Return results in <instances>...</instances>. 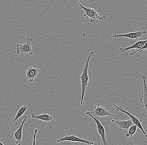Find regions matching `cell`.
Instances as JSON below:
<instances>
[{
	"instance_id": "cell-1",
	"label": "cell",
	"mask_w": 147,
	"mask_h": 145,
	"mask_svg": "<svg viewBox=\"0 0 147 145\" xmlns=\"http://www.w3.org/2000/svg\"><path fill=\"white\" fill-rule=\"evenodd\" d=\"M94 54V52H93V51H92L90 53V55H89V56L87 58V61H86V63H85L84 67L83 69L82 74L80 77L81 82L82 88L81 102L80 106L81 108H82L84 94H85L86 88H87V86L89 81V75H88V67H89V62H90V60L91 57Z\"/></svg>"
},
{
	"instance_id": "cell-2",
	"label": "cell",
	"mask_w": 147,
	"mask_h": 145,
	"mask_svg": "<svg viewBox=\"0 0 147 145\" xmlns=\"http://www.w3.org/2000/svg\"><path fill=\"white\" fill-rule=\"evenodd\" d=\"M77 3L80 6L79 9H83L84 11V13L83 16L87 19H90V22L91 23L96 22V20L103 21L105 19V16H100L99 13L94 9L84 7L80 3V1H78Z\"/></svg>"
},
{
	"instance_id": "cell-3",
	"label": "cell",
	"mask_w": 147,
	"mask_h": 145,
	"mask_svg": "<svg viewBox=\"0 0 147 145\" xmlns=\"http://www.w3.org/2000/svg\"><path fill=\"white\" fill-rule=\"evenodd\" d=\"M86 115H91L96 119H99L102 117L105 116H110L114 117V115L108 112L106 109L103 106H100L99 104L97 105H94V110L92 112H87Z\"/></svg>"
},
{
	"instance_id": "cell-4",
	"label": "cell",
	"mask_w": 147,
	"mask_h": 145,
	"mask_svg": "<svg viewBox=\"0 0 147 145\" xmlns=\"http://www.w3.org/2000/svg\"><path fill=\"white\" fill-rule=\"evenodd\" d=\"M33 38L28 36L26 38V43L24 45L18 44L16 45V52L17 54L22 55L23 54H29L33 55L34 53L33 47H32V42Z\"/></svg>"
},
{
	"instance_id": "cell-5",
	"label": "cell",
	"mask_w": 147,
	"mask_h": 145,
	"mask_svg": "<svg viewBox=\"0 0 147 145\" xmlns=\"http://www.w3.org/2000/svg\"><path fill=\"white\" fill-rule=\"evenodd\" d=\"M113 105L115 106V108H116L117 111L124 113L125 114L127 115H128L129 117H130V119H131L133 123L134 124V125H136V126L138 127V128L142 131V133H143V134L145 136V137L147 138V135L146 134V132H145L144 129H143L142 124H141V122H142V118H141V117L139 118H137L136 116H134L133 115L129 113L128 112L125 111L122 106H117L115 104H113Z\"/></svg>"
},
{
	"instance_id": "cell-6",
	"label": "cell",
	"mask_w": 147,
	"mask_h": 145,
	"mask_svg": "<svg viewBox=\"0 0 147 145\" xmlns=\"http://www.w3.org/2000/svg\"><path fill=\"white\" fill-rule=\"evenodd\" d=\"M147 34V32L146 31H138V32H135L122 34H115L112 35V38L114 40L116 39L117 38L124 37L131 39H136L137 41H138V38H140L142 36Z\"/></svg>"
},
{
	"instance_id": "cell-7",
	"label": "cell",
	"mask_w": 147,
	"mask_h": 145,
	"mask_svg": "<svg viewBox=\"0 0 147 145\" xmlns=\"http://www.w3.org/2000/svg\"><path fill=\"white\" fill-rule=\"evenodd\" d=\"M64 141H69L74 142H78V143H84L86 144L89 145H93L94 144V142L89 141V140H84L82 138H79L78 137L73 136V135L71 136H66L64 137L60 138L57 140V143L60 142Z\"/></svg>"
},
{
	"instance_id": "cell-8",
	"label": "cell",
	"mask_w": 147,
	"mask_h": 145,
	"mask_svg": "<svg viewBox=\"0 0 147 145\" xmlns=\"http://www.w3.org/2000/svg\"><path fill=\"white\" fill-rule=\"evenodd\" d=\"M28 118V117L26 115H24V119H23V121L19 128L15 132H14V142L16 145H21L22 138L23 127H24L25 122L26 121Z\"/></svg>"
},
{
	"instance_id": "cell-9",
	"label": "cell",
	"mask_w": 147,
	"mask_h": 145,
	"mask_svg": "<svg viewBox=\"0 0 147 145\" xmlns=\"http://www.w3.org/2000/svg\"><path fill=\"white\" fill-rule=\"evenodd\" d=\"M88 115L89 117H91L94 120V122L96 123L98 134L100 136L101 138H102V141L101 143V145H107L106 139L105 130L104 127L103 126L102 124L101 123L100 120L96 119V118L92 116V115Z\"/></svg>"
},
{
	"instance_id": "cell-10",
	"label": "cell",
	"mask_w": 147,
	"mask_h": 145,
	"mask_svg": "<svg viewBox=\"0 0 147 145\" xmlns=\"http://www.w3.org/2000/svg\"><path fill=\"white\" fill-rule=\"evenodd\" d=\"M142 80H143V88L141 94L142 98L140 99V101L141 103L144 106L145 111L147 116V84L146 83V77L145 76L142 77Z\"/></svg>"
},
{
	"instance_id": "cell-11",
	"label": "cell",
	"mask_w": 147,
	"mask_h": 145,
	"mask_svg": "<svg viewBox=\"0 0 147 145\" xmlns=\"http://www.w3.org/2000/svg\"><path fill=\"white\" fill-rule=\"evenodd\" d=\"M41 69H38L36 67H30L28 68L26 71V78L30 83L34 82V79L38 76V73Z\"/></svg>"
},
{
	"instance_id": "cell-12",
	"label": "cell",
	"mask_w": 147,
	"mask_h": 145,
	"mask_svg": "<svg viewBox=\"0 0 147 145\" xmlns=\"http://www.w3.org/2000/svg\"><path fill=\"white\" fill-rule=\"evenodd\" d=\"M147 42V39L146 40H143V41H137L131 46L127 47H121L119 49V50L121 53H124V52L128 51L130 49H136V50H139V49L142 48V47L144 46L146 42Z\"/></svg>"
},
{
	"instance_id": "cell-13",
	"label": "cell",
	"mask_w": 147,
	"mask_h": 145,
	"mask_svg": "<svg viewBox=\"0 0 147 145\" xmlns=\"http://www.w3.org/2000/svg\"><path fill=\"white\" fill-rule=\"evenodd\" d=\"M112 123H115L119 125L118 130L119 131H122L123 129L128 130L130 126L133 125L134 124L132 122L131 119L127 121H117L113 120L111 121Z\"/></svg>"
},
{
	"instance_id": "cell-14",
	"label": "cell",
	"mask_w": 147,
	"mask_h": 145,
	"mask_svg": "<svg viewBox=\"0 0 147 145\" xmlns=\"http://www.w3.org/2000/svg\"><path fill=\"white\" fill-rule=\"evenodd\" d=\"M31 115H32V118L38 119L46 122L54 121V119L53 117L47 114H43L40 115H35L33 112V108H31Z\"/></svg>"
},
{
	"instance_id": "cell-15",
	"label": "cell",
	"mask_w": 147,
	"mask_h": 145,
	"mask_svg": "<svg viewBox=\"0 0 147 145\" xmlns=\"http://www.w3.org/2000/svg\"><path fill=\"white\" fill-rule=\"evenodd\" d=\"M28 109V107H27L26 105H24L18 111L15 117L13 119L12 122L14 124L17 121H18V119H19L20 117L25 112L27 111V109Z\"/></svg>"
},
{
	"instance_id": "cell-16",
	"label": "cell",
	"mask_w": 147,
	"mask_h": 145,
	"mask_svg": "<svg viewBox=\"0 0 147 145\" xmlns=\"http://www.w3.org/2000/svg\"><path fill=\"white\" fill-rule=\"evenodd\" d=\"M137 127H138L136 125H133L130 126L129 129H128L127 133L126 134V137L133 138V136H134L135 133L136 132Z\"/></svg>"
},
{
	"instance_id": "cell-17",
	"label": "cell",
	"mask_w": 147,
	"mask_h": 145,
	"mask_svg": "<svg viewBox=\"0 0 147 145\" xmlns=\"http://www.w3.org/2000/svg\"><path fill=\"white\" fill-rule=\"evenodd\" d=\"M147 50V42H146V44L144 45V46L142 47V48L139 49V50H136V51L131 52V53H130V55H138L142 54V52H143V51H144V50Z\"/></svg>"
},
{
	"instance_id": "cell-18",
	"label": "cell",
	"mask_w": 147,
	"mask_h": 145,
	"mask_svg": "<svg viewBox=\"0 0 147 145\" xmlns=\"http://www.w3.org/2000/svg\"><path fill=\"white\" fill-rule=\"evenodd\" d=\"M38 131V129L35 128L34 134V136H33V144L32 145H36V134Z\"/></svg>"
},
{
	"instance_id": "cell-19",
	"label": "cell",
	"mask_w": 147,
	"mask_h": 145,
	"mask_svg": "<svg viewBox=\"0 0 147 145\" xmlns=\"http://www.w3.org/2000/svg\"><path fill=\"white\" fill-rule=\"evenodd\" d=\"M0 145H4V144H3L2 143H1V142H0Z\"/></svg>"
}]
</instances>
